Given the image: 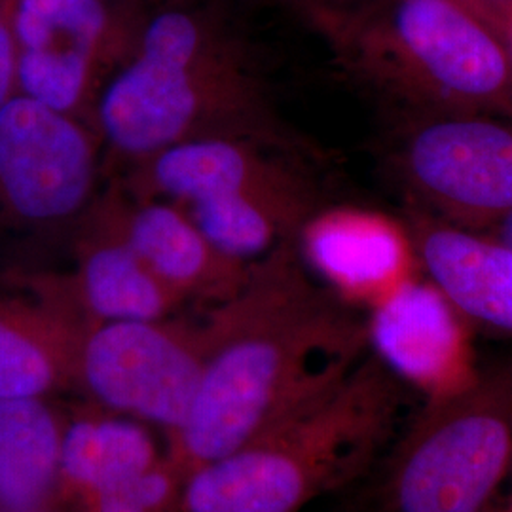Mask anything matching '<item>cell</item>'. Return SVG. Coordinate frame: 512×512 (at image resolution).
I'll use <instances>...</instances> for the list:
<instances>
[{"label":"cell","mask_w":512,"mask_h":512,"mask_svg":"<svg viewBox=\"0 0 512 512\" xmlns=\"http://www.w3.org/2000/svg\"><path fill=\"white\" fill-rule=\"evenodd\" d=\"M469 2L484 18L492 21L495 27L512 8V0H469Z\"/></svg>","instance_id":"44dd1931"},{"label":"cell","mask_w":512,"mask_h":512,"mask_svg":"<svg viewBox=\"0 0 512 512\" xmlns=\"http://www.w3.org/2000/svg\"><path fill=\"white\" fill-rule=\"evenodd\" d=\"M124 188L109 177L74 226L71 272L65 287L90 323L154 321L179 315L183 300L152 274L124 228Z\"/></svg>","instance_id":"4fadbf2b"},{"label":"cell","mask_w":512,"mask_h":512,"mask_svg":"<svg viewBox=\"0 0 512 512\" xmlns=\"http://www.w3.org/2000/svg\"><path fill=\"white\" fill-rule=\"evenodd\" d=\"M0 512H67L59 507H48V509H31V511H0Z\"/></svg>","instance_id":"d4e9b609"},{"label":"cell","mask_w":512,"mask_h":512,"mask_svg":"<svg viewBox=\"0 0 512 512\" xmlns=\"http://www.w3.org/2000/svg\"><path fill=\"white\" fill-rule=\"evenodd\" d=\"M18 93L16 52L8 23L0 8V109Z\"/></svg>","instance_id":"ffe728a7"},{"label":"cell","mask_w":512,"mask_h":512,"mask_svg":"<svg viewBox=\"0 0 512 512\" xmlns=\"http://www.w3.org/2000/svg\"><path fill=\"white\" fill-rule=\"evenodd\" d=\"M181 476L169 459L143 475L93 495L80 509L84 512H177Z\"/></svg>","instance_id":"d6986e66"},{"label":"cell","mask_w":512,"mask_h":512,"mask_svg":"<svg viewBox=\"0 0 512 512\" xmlns=\"http://www.w3.org/2000/svg\"><path fill=\"white\" fill-rule=\"evenodd\" d=\"M205 365L203 321L88 323L76 346L74 384L97 408L164 431L188 418Z\"/></svg>","instance_id":"ba28073f"},{"label":"cell","mask_w":512,"mask_h":512,"mask_svg":"<svg viewBox=\"0 0 512 512\" xmlns=\"http://www.w3.org/2000/svg\"><path fill=\"white\" fill-rule=\"evenodd\" d=\"M0 8L19 95L93 126L99 95L128 59L145 12L109 0H2Z\"/></svg>","instance_id":"52a82bcc"},{"label":"cell","mask_w":512,"mask_h":512,"mask_svg":"<svg viewBox=\"0 0 512 512\" xmlns=\"http://www.w3.org/2000/svg\"><path fill=\"white\" fill-rule=\"evenodd\" d=\"M203 330L200 389L165 452L181 480L317 403L370 346L368 319L311 274L296 239L253 260Z\"/></svg>","instance_id":"6da1fadb"},{"label":"cell","mask_w":512,"mask_h":512,"mask_svg":"<svg viewBox=\"0 0 512 512\" xmlns=\"http://www.w3.org/2000/svg\"><path fill=\"white\" fill-rule=\"evenodd\" d=\"M408 226L420 268L456 310L512 332V243L412 209Z\"/></svg>","instance_id":"5bb4252c"},{"label":"cell","mask_w":512,"mask_h":512,"mask_svg":"<svg viewBox=\"0 0 512 512\" xmlns=\"http://www.w3.org/2000/svg\"><path fill=\"white\" fill-rule=\"evenodd\" d=\"M105 158L90 124L16 93L0 109V222L69 230L103 188Z\"/></svg>","instance_id":"30bf717a"},{"label":"cell","mask_w":512,"mask_h":512,"mask_svg":"<svg viewBox=\"0 0 512 512\" xmlns=\"http://www.w3.org/2000/svg\"><path fill=\"white\" fill-rule=\"evenodd\" d=\"M410 401V382L366 353L317 403L184 476L177 512H306L376 471Z\"/></svg>","instance_id":"3957f363"},{"label":"cell","mask_w":512,"mask_h":512,"mask_svg":"<svg viewBox=\"0 0 512 512\" xmlns=\"http://www.w3.org/2000/svg\"><path fill=\"white\" fill-rule=\"evenodd\" d=\"M296 247L311 274L353 308H378L420 268L406 220L365 205H321Z\"/></svg>","instance_id":"8fae6325"},{"label":"cell","mask_w":512,"mask_h":512,"mask_svg":"<svg viewBox=\"0 0 512 512\" xmlns=\"http://www.w3.org/2000/svg\"><path fill=\"white\" fill-rule=\"evenodd\" d=\"M370 512H495L512 469V365L435 391L378 463Z\"/></svg>","instance_id":"8992f818"},{"label":"cell","mask_w":512,"mask_h":512,"mask_svg":"<svg viewBox=\"0 0 512 512\" xmlns=\"http://www.w3.org/2000/svg\"><path fill=\"white\" fill-rule=\"evenodd\" d=\"M93 126L109 177L200 139L253 141L304 162L317 156L275 110L238 38L190 6L145 14L128 59L99 95Z\"/></svg>","instance_id":"7a4b0ae2"},{"label":"cell","mask_w":512,"mask_h":512,"mask_svg":"<svg viewBox=\"0 0 512 512\" xmlns=\"http://www.w3.org/2000/svg\"><path fill=\"white\" fill-rule=\"evenodd\" d=\"M109 2H116V4H128V6H137L139 8V0H109ZM145 2V0H141Z\"/></svg>","instance_id":"484cf974"},{"label":"cell","mask_w":512,"mask_h":512,"mask_svg":"<svg viewBox=\"0 0 512 512\" xmlns=\"http://www.w3.org/2000/svg\"><path fill=\"white\" fill-rule=\"evenodd\" d=\"M497 31L501 35V40L505 44V50H507V57H509V65H511L512 73V8L501 18V21L497 23Z\"/></svg>","instance_id":"7402d4cb"},{"label":"cell","mask_w":512,"mask_h":512,"mask_svg":"<svg viewBox=\"0 0 512 512\" xmlns=\"http://www.w3.org/2000/svg\"><path fill=\"white\" fill-rule=\"evenodd\" d=\"M306 16L346 73L414 114L512 118L505 44L469 0H353Z\"/></svg>","instance_id":"277c9868"},{"label":"cell","mask_w":512,"mask_h":512,"mask_svg":"<svg viewBox=\"0 0 512 512\" xmlns=\"http://www.w3.org/2000/svg\"><path fill=\"white\" fill-rule=\"evenodd\" d=\"M124 228L152 274L184 304L215 308L245 283L251 262L220 251L175 203L135 200L126 194Z\"/></svg>","instance_id":"2e32d148"},{"label":"cell","mask_w":512,"mask_h":512,"mask_svg":"<svg viewBox=\"0 0 512 512\" xmlns=\"http://www.w3.org/2000/svg\"><path fill=\"white\" fill-rule=\"evenodd\" d=\"M393 173L427 215L488 230L512 219V118L425 112L404 126Z\"/></svg>","instance_id":"9c48e42d"},{"label":"cell","mask_w":512,"mask_h":512,"mask_svg":"<svg viewBox=\"0 0 512 512\" xmlns=\"http://www.w3.org/2000/svg\"><path fill=\"white\" fill-rule=\"evenodd\" d=\"M298 8H302L304 12L317 10V8H334V6H344L353 0H293Z\"/></svg>","instance_id":"603a6c76"},{"label":"cell","mask_w":512,"mask_h":512,"mask_svg":"<svg viewBox=\"0 0 512 512\" xmlns=\"http://www.w3.org/2000/svg\"><path fill=\"white\" fill-rule=\"evenodd\" d=\"M65 420L57 399H0V511L57 507Z\"/></svg>","instance_id":"ac0fdd59"},{"label":"cell","mask_w":512,"mask_h":512,"mask_svg":"<svg viewBox=\"0 0 512 512\" xmlns=\"http://www.w3.org/2000/svg\"><path fill=\"white\" fill-rule=\"evenodd\" d=\"M152 427L103 408L67 414L59 446L57 507H82L93 495L164 463Z\"/></svg>","instance_id":"e0dca14e"},{"label":"cell","mask_w":512,"mask_h":512,"mask_svg":"<svg viewBox=\"0 0 512 512\" xmlns=\"http://www.w3.org/2000/svg\"><path fill=\"white\" fill-rule=\"evenodd\" d=\"M459 315L429 279H412L372 310L370 346L408 382L446 389L475 372Z\"/></svg>","instance_id":"9a60e30c"},{"label":"cell","mask_w":512,"mask_h":512,"mask_svg":"<svg viewBox=\"0 0 512 512\" xmlns=\"http://www.w3.org/2000/svg\"><path fill=\"white\" fill-rule=\"evenodd\" d=\"M304 164L253 141L200 139L160 150L114 179L129 198L179 205L220 251L253 262L296 239L323 205Z\"/></svg>","instance_id":"5b68a950"},{"label":"cell","mask_w":512,"mask_h":512,"mask_svg":"<svg viewBox=\"0 0 512 512\" xmlns=\"http://www.w3.org/2000/svg\"><path fill=\"white\" fill-rule=\"evenodd\" d=\"M511 478H512V469H511ZM495 512H512V486H511V494L507 497V501L497 509Z\"/></svg>","instance_id":"cb8c5ba5"},{"label":"cell","mask_w":512,"mask_h":512,"mask_svg":"<svg viewBox=\"0 0 512 512\" xmlns=\"http://www.w3.org/2000/svg\"><path fill=\"white\" fill-rule=\"evenodd\" d=\"M88 323L63 274L6 275L0 281V399H57L76 391V346Z\"/></svg>","instance_id":"7c38bea8"}]
</instances>
